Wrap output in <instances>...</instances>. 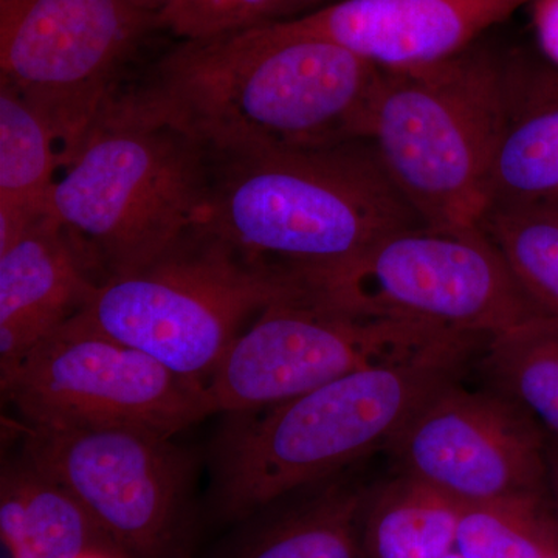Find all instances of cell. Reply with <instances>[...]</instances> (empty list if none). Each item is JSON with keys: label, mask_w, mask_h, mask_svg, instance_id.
<instances>
[{"label": "cell", "mask_w": 558, "mask_h": 558, "mask_svg": "<svg viewBox=\"0 0 558 558\" xmlns=\"http://www.w3.org/2000/svg\"><path fill=\"white\" fill-rule=\"evenodd\" d=\"M444 558H462L461 556H459V554L457 553V550H453V553H450L449 556H446Z\"/></svg>", "instance_id": "cell-29"}, {"label": "cell", "mask_w": 558, "mask_h": 558, "mask_svg": "<svg viewBox=\"0 0 558 558\" xmlns=\"http://www.w3.org/2000/svg\"><path fill=\"white\" fill-rule=\"evenodd\" d=\"M135 5L140 7V9L148 11V13H153L156 16L157 11L161 9L167 0H132Z\"/></svg>", "instance_id": "cell-27"}, {"label": "cell", "mask_w": 558, "mask_h": 558, "mask_svg": "<svg viewBox=\"0 0 558 558\" xmlns=\"http://www.w3.org/2000/svg\"><path fill=\"white\" fill-rule=\"evenodd\" d=\"M558 202V68L537 50L502 53L490 204Z\"/></svg>", "instance_id": "cell-15"}, {"label": "cell", "mask_w": 558, "mask_h": 558, "mask_svg": "<svg viewBox=\"0 0 558 558\" xmlns=\"http://www.w3.org/2000/svg\"><path fill=\"white\" fill-rule=\"evenodd\" d=\"M532 0H333L290 21L381 70L457 57Z\"/></svg>", "instance_id": "cell-13"}, {"label": "cell", "mask_w": 558, "mask_h": 558, "mask_svg": "<svg viewBox=\"0 0 558 558\" xmlns=\"http://www.w3.org/2000/svg\"><path fill=\"white\" fill-rule=\"evenodd\" d=\"M381 69L290 20L180 40L110 102L213 156L368 140Z\"/></svg>", "instance_id": "cell-1"}, {"label": "cell", "mask_w": 558, "mask_h": 558, "mask_svg": "<svg viewBox=\"0 0 558 558\" xmlns=\"http://www.w3.org/2000/svg\"><path fill=\"white\" fill-rule=\"evenodd\" d=\"M360 465L253 513L226 558H368L363 521L373 486Z\"/></svg>", "instance_id": "cell-16"}, {"label": "cell", "mask_w": 558, "mask_h": 558, "mask_svg": "<svg viewBox=\"0 0 558 558\" xmlns=\"http://www.w3.org/2000/svg\"><path fill=\"white\" fill-rule=\"evenodd\" d=\"M278 0H167L156 27L183 39L209 38L274 21Z\"/></svg>", "instance_id": "cell-23"}, {"label": "cell", "mask_w": 558, "mask_h": 558, "mask_svg": "<svg viewBox=\"0 0 558 558\" xmlns=\"http://www.w3.org/2000/svg\"><path fill=\"white\" fill-rule=\"evenodd\" d=\"M546 453H548L550 502H553L554 515L558 524V440L548 436Z\"/></svg>", "instance_id": "cell-26"}, {"label": "cell", "mask_w": 558, "mask_h": 558, "mask_svg": "<svg viewBox=\"0 0 558 558\" xmlns=\"http://www.w3.org/2000/svg\"><path fill=\"white\" fill-rule=\"evenodd\" d=\"M61 165L60 140L47 120L0 86V247L49 213Z\"/></svg>", "instance_id": "cell-17"}, {"label": "cell", "mask_w": 558, "mask_h": 558, "mask_svg": "<svg viewBox=\"0 0 558 558\" xmlns=\"http://www.w3.org/2000/svg\"><path fill=\"white\" fill-rule=\"evenodd\" d=\"M502 54L476 43L422 68L381 70L369 142L422 222L478 227L490 204Z\"/></svg>", "instance_id": "cell-5"}, {"label": "cell", "mask_w": 558, "mask_h": 558, "mask_svg": "<svg viewBox=\"0 0 558 558\" xmlns=\"http://www.w3.org/2000/svg\"><path fill=\"white\" fill-rule=\"evenodd\" d=\"M24 461L78 499L121 554L185 558L194 461L134 427L24 429Z\"/></svg>", "instance_id": "cell-11"}, {"label": "cell", "mask_w": 558, "mask_h": 558, "mask_svg": "<svg viewBox=\"0 0 558 558\" xmlns=\"http://www.w3.org/2000/svg\"><path fill=\"white\" fill-rule=\"evenodd\" d=\"M0 384L28 427H134L174 436L213 414L204 384L112 339L80 312Z\"/></svg>", "instance_id": "cell-8"}, {"label": "cell", "mask_w": 558, "mask_h": 558, "mask_svg": "<svg viewBox=\"0 0 558 558\" xmlns=\"http://www.w3.org/2000/svg\"><path fill=\"white\" fill-rule=\"evenodd\" d=\"M299 293L292 279L201 226L145 269L95 284L78 312L112 339L205 385L245 319Z\"/></svg>", "instance_id": "cell-6"}, {"label": "cell", "mask_w": 558, "mask_h": 558, "mask_svg": "<svg viewBox=\"0 0 558 558\" xmlns=\"http://www.w3.org/2000/svg\"><path fill=\"white\" fill-rule=\"evenodd\" d=\"M487 388L526 411L558 440V322L549 317L492 337L478 357Z\"/></svg>", "instance_id": "cell-19"}, {"label": "cell", "mask_w": 558, "mask_h": 558, "mask_svg": "<svg viewBox=\"0 0 558 558\" xmlns=\"http://www.w3.org/2000/svg\"><path fill=\"white\" fill-rule=\"evenodd\" d=\"M478 227L529 299L558 322V202L492 204Z\"/></svg>", "instance_id": "cell-20"}, {"label": "cell", "mask_w": 558, "mask_h": 558, "mask_svg": "<svg viewBox=\"0 0 558 558\" xmlns=\"http://www.w3.org/2000/svg\"><path fill=\"white\" fill-rule=\"evenodd\" d=\"M454 550L462 558H557L553 502L462 505Z\"/></svg>", "instance_id": "cell-21"}, {"label": "cell", "mask_w": 558, "mask_h": 558, "mask_svg": "<svg viewBox=\"0 0 558 558\" xmlns=\"http://www.w3.org/2000/svg\"><path fill=\"white\" fill-rule=\"evenodd\" d=\"M529 7L537 51L558 68V0H532Z\"/></svg>", "instance_id": "cell-24"}, {"label": "cell", "mask_w": 558, "mask_h": 558, "mask_svg": "<svg viewBox=\"0 0 558 558\" xmlns=\"http://www.w3.org/2000/svg\"><path fill=\"white\" fill-rule=\"evenodd\" d=\"M154 27L156 16L132 0H0V86L47 120L62 165L119 94L121 70Z\"/></svg>", "instance_id": "cell-9"}, {"label": "cell", "mask_w": 558, "mask_h": 558, "mask_svg": "<svg viewBox=\"0 0 558 558\" xmlns=\"http://www.w3.org/2000/svg\"><path fill=\"white\" fill-rule=\"evenodd\" d=\"M330 2H333V0H278L274 21H284L290 20V17L301 16V14L310 13V11L317 10L319 7Z\"/></svg>", "instance_id": "cell-25"}, {"label": "cell", "mask_w": 558, "mask_h": 558, "mask_svg": "<svg viewBox=\"0 0 558 558\" xmlns=\"http://www.w3.org/2000/svg\"><path fill=\"white\" fill-rule=\"evenodd\" d=\"M209 156L204 226L300 288L343 269L388 234L424 223L369 140Z\"/></svg>", "instance_id": "cell-2"}, {"label": "cell", "mask_w": 558, "mask_h": 558, "mask_svg": "<svg viewBox=\"0 0 558 558\" xmlns=\"http://www.w3.org/2000/svg\"><path fill=\"white\" fill-rule=\"evenodd\" d=\"M461 381L433 392L392 440L396 472L461 505L550 499L546 433L506 396Z\"/></svg>", "instance_id": "cell-12"}, {"label": "cell", "mask_w": 558, "mask_h": 558, "mask_svg": "<svg viewBox=\"0 0 558 558\" xmlns=\"http://www.w3.org/2000/svg\"><path fill=\"white\" fill-rule=\"evenodd\" d=\"M558 558V557H557Z\"/></svg>", "instance_id": "cell-30"}, {"label": "cell", "mask_w": 558, "mask_h": 558, "mask_svg": "<svg viewBox=\"0 0 558 558\" xmlns=\"http://www.w3.org/2000/svg\"><path fill=\"white\" fill-rule=\"evenodd\" d=\"M94 286L49 213L0 247V379L75 315Z\"/></svg>", "instance_id": "cell-14"}, {"label": "cell", "mask_w": 558, "mask_h": 558, "mask_svg": "<svg viewBox=\"0 0 558 558\" xmlns=\"http://www.w3.org/2000/svg\"><path fill=\"white\" fill-rule=\"evenodd\" d=\"M83 558H119V554L95 550V553L87 554V556H84Z\"/></svg>", "instance_id": "cell-28"}, {"label": "cell", "mask_w": 558, "mask_h": 558, "mask_svg": "<svg viewBox=\"0 0 558 558\" xmlns=\"http://www.w3.org/2000/svg\"><path fill=\"white\" fill-rule=\"evenodd\" d=\"M51 191L57 220L100 282L156 263L209 215L211 156L159 119L110 102ZM94 281V279H92Z\"/></svg>", "instance_id": "cell-4"}, {"label": "cell", "mask_w": 558, "mask_h": 558, "mask_svg": "<svg viewBox=\"0 0 558 558\" xmlns=\"http://www.w3.org/2000/svg\"><path fill=\"white\" fill-rule=\"evenodd\" d=\"M462 505L405 473L376 484L363 521L368 558H444L454 550Z\"/></svg>", "instance_id": "cell-18"}, {"label": "cell", "mask_w": 558, "mask_h": 558, "mask_svg": "<svg viewBox=\"0 0 558 558\" xmlns=\"http://www.w3.org/2000/svg\"><path fill=\"white\" fill-rule=\"evenodd\" d=\"M303 290L355 314L487 339L546 317L480 227L395 231Z\"/></svg>", "instance_id": "cell-7"}, {"label": "cell", "mask_w": 558, "mask_h": 558, "mask_svg": "<svg viewBox=\"0 0 558 558\" xmlns=\"http://www.w3.org/2000/svg\"><path fill=\"white\" fill-rule=\"evenodd\" d=\"M488 340L457 337L240 416L219 444V512L248 519L292 492L387 451L433 392L464 377Z\"/></svg>", "instance_id": "cell-3"}, {"label": "cell", "mask_w": 558, "mask_h": 558, "mask_svg": "<svg viewBox=\"0 0 558 558\" xmlns=\"http://www.w3.org/2000/svg\"><path fill=\"white\" fill-rule=\"evenodd\" d=\"M20 468L25 492L22 558H83L95 550L119 554L110 549L117 546L78 499L27 462Z\"/></svg>", "instance_id": "cell-22"}, {"label": "cell", "mask_w": 558, "mask_h": 558, "mask_svg": "<svg viewBox=\"0 0 558 558\" xmlns=\"http://www.w3.org/2000/svg\"><path fill=\"white\" fill-rule=\"evenodd\" d=\"M465 333L355 314L306 293L270 304L205 381L213 413L270 409L352 371L413 357Z\"/></svg>", "instance_id": "cell-10"}]
</instances>
